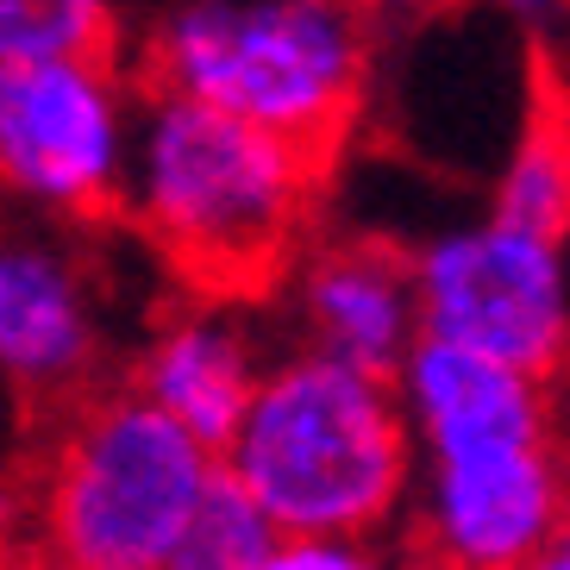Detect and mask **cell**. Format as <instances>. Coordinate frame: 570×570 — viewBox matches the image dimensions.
<instances>
[{
    "label": "cell",
    "instance_id": "6da1fadb",
    "mask_svg": "<svg viewBox=\"0 0 570 570\" xmlns=\"http://www.w3.org/2000/svg\"><path fill=\"white\" fill-rule=\"evenodd\" d=\"M395 389L420 439L407 558L452 570L546 564L570 514V445L552 376L420 333Z\"/></svg>",
    "mask_w": 570,
    "mask_h": 570
},
{
    "label": "cell",
    "instance_id": "7a4b0ae2",
    "mask_svg": "<svg viewBox=\"0 0 570 570\" xmlns=\"http://www.w3.org/2000/svg\"><path fill=\"white\" fill-rule=\"evenodd\" d=\"M333 164L257 119L202 95L145 82L132 183L119 219L195 295H276L314 238V207Z\"/></svg>",
    "mask_w": 570,
    "mask_h": 570
},
{
    "label": "cell",
    "instance_id": "3957f363",
    "mask_svg": "<svg viewBox=\"0 0 570 570\" xmlns=\"http://www.w3.org/2000/svg\"><path fill=\"white\" fill-rule=\"evenodd\" d=\"M219 458L288 539L333 533L376 546L407 527L420 483V439L395 376L314 345L269 357L252 414Z\"/></svg>",
    "mask_w": 570,
    "mask_h": 570
},
{
    "label": "cell",
    "instance_id": "277c9868",
    "mask_svg": "<svg viewBox=\"0 0 570 570\" xmlns=\"http://www.w3.org/2000/svg\"><path fill=\"white\" fill-rule=\"evenodd\" d=\"M219 464V445L164 414L132 376H114L38 420L26 558L69 570H176Z\"/></svg>",
    "mask_w": 570,
    "mask_h": 570
},
{
    "label": "cell",
    "instance_id": "5b68a950",
    "mask_svg": "<svg viewBox=\"0 0 570 570\" xmlns=\"http://www.w3.org/2000/svg\"><path fill=\"white\" fill-rule=\"evenodd\" d=\"M132 63L145 82L233 107L338 164L370 95L376 0H176Z\"/></svg>",
    "mask_w": 570,
    "mask_h": 570
},
{
    "label": "cell",
    "instance_id": "8992f818",
    "mask_svg": "<svg viewBox=\"0 0 570 570\" xmlns=\"http://www.w3.org/2000/svg\"><path fill=\"white\" fill-rule=\"evenodd\" d=\"M138 76L119 51L0 57V169L57 226L119 219L138 145Z\"/></svg>",
    "mask_w": 570,
    "mask_h": 570
},
{
    "label": "cell",
    "instance_id": "52a82bcc",
    "mask_svg": "<svg viewBox=\"0 0 570 570\" xmlns=\"http://www.w3.org/2000/svg\"><path fill=\"white\" fill-rule=\"evenodd\" d=\"M570 238L489 207L414 252L420 326L533 376L570 370Z\"/></svg>",
    "mask_w": 570,
    "mask_h": 570
},
{
    "label": "cell",
    "instance_id": "ba28073f",
    "mask_svg": "<svg viewBox=\"0 0 570 570\" xmlns=\"http://www.w3.org/2000/svg\"><path fill=\"white\" fill-rule=\"evenodd\" d=\"M0 370L38 420L114 383L107 288L76 233H19L0 252Z\"/></svg>",
    "mask_w": 570,
    "mask_h": 570
},
{
    "label": "cell",
    "instance_id": "9c48e42d",
    "mask_svg": "<svg viewBox=\"0 0 570 570\" xmlns=\"http://www.w3.org/2000/svg\"><path fill=\"white\" fill-rule=\"evenodd\" d=\"M276 295L295 345L333 352L376 376H395L426 333L414 252H395L389 238H307Z\"/></svg>",
    "mask_w": 570,
    "mask_h": 570
},
{
    "label": "cell",
    "instance_id": "30bf717a",
    "mask_svg": "<svg viewBox=\"0 0 570 570\" xmlns=\"http://www.w3.org/2000/svg\"><path fill=\"white\" fill-rule=\"evenodd\" d=\"M264 357H257V338L238 314V302L226 295H195L188 288L183 307H169L151 333L138 338L132 376L145 395H151L164 414H176L188 433H202L207 445H233L238 420L252 414V395L264 383Z\"/></svg>",
    "mask_w": 570,
    "mask_h": 570
},
{
    "label": "cell",
    "instance_id": "8fae6325",
    "mask_svg": "<svg viewBox=\"0 0 570 570\" xmlns=\"http://www.w3.org/2000/svg\"><path fill=\"white\" fill-rule=\"evenodd\" d=\"M495 214L527 219L539 233L570 238V107L558 95H546V107H533L520 145L508 151L502 176H495Z\"/></svg>",
    "mask_w": 570,
    "mask_h": 570
},
{
    "label": "cell",
    "instance_id": "7c38bea8",
    "mask_svg": "<svg viewBox=\"0 0 570 570\" xmlns=\"http://www.w3.org/2000/svg\"><path fill=\"white\" fill-rule=\"evenodd\" d=\"M283 520L219 464L214 489H207L202 514L188 527V546L176 558V570H276L283 558Z\"/></svg>",
    "mask_w": 570,
    "mask_h": 570
},
{
    "label": "cell",
    "instance_id": "4fadbf2b",
    "mask_svg": "<svg viewBox=\"0 0 570 570\" xmlns=\"http://www.w3.org/2000/svg\"><path fill=\"white\" fill-rule=\"evenodd\" d=\"M119 51V0H0V57Z\"/></svg>",
    "mask_w": 570,
    "mask_h": 570
},
{
    "label": "cell",
    "instance_id": "5bb4252c",
    "mask_svg": "<svg viewBox=\"0 0 570 570\" xmlns=\"http://www.w3.org/2000/svg\"><path fill=\"white\" fill-rule=\"evenodd\" d=\"M376 546L364 539H333V533H302V539H283V558L276 570H357V564H376Z\"/></svg>",
    "mask_w": 570,
    "mask_h": 570
},
{
    "label": "cell",
    "instance_id": "9a60e30c",
    "mask_svg": "<svg viewBox=\"0 0 570 570\" xmlns=\"http://www.w3.org/2000/svg\"><path fill=\"white\" fill-rule=\"evenodd\" d=\"M407 7H420V13H445V7H502V13L527 19V26H546L558 0H407Z\"/></svg>",
    "mask_w": 570,
    "mask_h": 570
}]
</instances>
